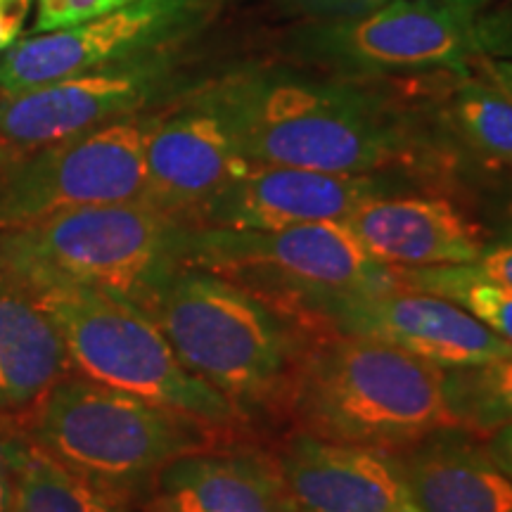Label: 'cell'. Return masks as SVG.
I'll return each instance as SVG.
<instances>
[{"label": "cell", "instance_id": "obj_1", "mask_svg": "<svg viewBox=\"0 0 512 512\" xmlns=\"http://www.w3.org/2000/svg\"><path fill=\"white\" fill-rule=\"evenodd\" d=\"M192 88L223 119L247 164L382 174L437 155L420 114L384 79L261 64Z\"/></svg>", "mask_w": 512, "mask_h": 512}, {"label": "cell", "instance_id": "obj_2", "mask_svg": "<svg viewBox=\"0 0 512 512\" xmlns=\"http://www.w3.org/2000/svg\"><path fill=\"white\" fill-rule=\"evenodd\" d=\"M195 223L143 200L64 211L0 230V278L27 287L76 285L150 313L169 280L192 266Z\"/></svg>", "mask_w": 512, "mask_h": 512}, {"label": "cell", "instance_id": "obj_3", "mask_svg": "<svg viewBox=\"0 0 512 512\" xmlns=\"http://www.w3.org/2000/svg\"><path fill=\"white\" fill-rule=\"evenodd\" d=\"M150 316L183 366L242 415L290 399L311 347L302 325L259 292L197 266L169 280Z\"/></svg>", "mask_w": 512, "mask_h": 512}, {"label": "cell", "instance_id": "obj_4", "mask_svg": "<svg viewBox=\"0 0 512 512\" xmlns=\"http://www.w3.org/2000/svg\"><path fill=\"white\" fill-rule=\"evenodd\" d=\"M287 401L302 432L389 451L456 425L444 370L358 337L335 335L309 347Z\"/></svg>", "mask_w": 512, "mask_h": 512}, {"label": "cell", "instance_id": "obj_5", "mask_svg": "<svg viewBox=\"0 0 512 512\" xmlns=\"http://www.w3.org/2000/svg\"><path fill=\"white\" fill-rule=\"evenodd\" d=\"M278 48L290 64L354 79L467 74L512 57V12L467 15L439 0H394L356 19H302L280 34Z\"/></svg>", "mask_w": 512, "mask_h": 512}, {"label": "cell", "instance_id": "obj_6", "mask_svg": "<svg viewBox=\"0 0 512 512\" xmlns=\"http://www.w3.org/2000/svg\"><path fill=\"white\" fill-rule=\"evenodd\" d=\"M209 427L88 377H62L41 399L31 441L119 501L171 460L209 448Z\"/></svg>", "mask_w": 512, "mask_h": 512}, {"label": "cell", "instance_id": "obj_7", "mask_svg": "<svg viewBox=\"0 0 512 512\" xmlns=\"http://www.w3.org/2000/svg\"><path fill=\"white\" fill-rule=\"evenodd\" d=\"M29 292L60 330L72 366L88 380L211 427H230L245 418L183 366L155 318L136 304L76 285Z\"/></svg>", "mask_w": 512, "mask_h": 512}, {"label": "cell", "instance_id": "obj_8", "mask_svg": "<svg viewBox=\"0 0 512 512\" xmlns=\"http://www.w3.org/2000/svg\"><path fill=\"white\" fill-rule=\"evenodd\" d=\"M190 261L290 306L311 294L401 287L396 268L375 259L342 221L278 230L195 226Z\"/></svg>", "mask_w": 512, "mask_h": 512}, {"label": "cell", "instance_id": "obj_9", "mask_svg": "<svg viewBox=\"0 0 512 512\" xmlns=\"http://www.w3.org/2000/svg\"><path fill=\"white\" fill-rule=\"evenodd\" d=\"M157 110L0 159V230L95 204L143 200L145 145Z\"/></svg>", "mask_w": 512, "mask_h": 512}, {"label": "cell", "instance_id": "obj_10", "mask_svg": "<svg viewBox=\"0 0 512 512\" xmlns=\"http://www.w3.org/2000/svg\"><path fill=\"white\" fill-rule=\"evenodd\" d=\"M183 48H162L0 98V159L155 110L183 83Z\"/></svg>", "mask_w": 512, "mask_h": 512}, {"label": "cell", "instance_id": "obj_11", "mask_svg": "<svg viewBox=\"0 0 512 512\" xmlns=\"http://www.w3.org/2000/svg\"><path fill=\"white\" fill-rule=\"evenodd\" d=\"M223 0H133L105 15L0 50V95L91 72L162 48L185 46L219 12Z\"/></svg>", "mask_w": 512, "mask_h": 512}, {"label": "cell", "instance_id": "obj_12", "mask_svg": "<svg viewBox=\"0 0 512 512\" xmlns=\"http://www.w3.org/2000/svg\"><path fill=\"white\" fill-rule=\"evenodd\" d=\"M292 311L328 325L332 335L387 344L441 370L479 366L512 354L510 342L460 306L408 287L311 294L294 302Z\"/></svg>", "mask_w": 512, "mask_h": 512}, {"label": "cell", "instance_id": "obj_13", "mask_svg": "<svg viewBox=\"0 0 512 512\" xmlns=\"http://www.w3.org/2000/svg\"><path fill=\"white\" fill-rule=\"evenodd\" d=\"M399 181L382 174H332L297 166L249 164L197 211L195 226L278 230L342 221L361 204L396 195Z\"/></svg>", "mask_w": 512, "mask_h": 512}, {"label": "cell", "instance_id": "obj_14", "mask_svg": "<svg viewBox=\"0 0 512 512\" xmlns=\"http://www.w3.org/2000/svg\"><path fill=\"white\" fill-rule=\"evenodd\" d=\"M247 166L228 126L190 86L157 110L145 145L143 202L195 223L197 211Z\"/></svg>", "mask_w": 512, "mask_h": 512}, {"label": "cell", "instance_id": "obj_15", "mask_svg": "<svg viewBox=\"0 0 512 512\" xmlns=\"http://www.w3.org/2000/svg\"><path fill=\"white\" fill-rule=\"evenodd\" d=\"M275 460L294 512H420L389 448L299 432Z\"/></svg>", "mask_w": 512, "mask_h": 512}, {"label": "cell", "instance_id": "obj_16", "mask_svg": "<svg viewBox=\"0 0 512 512\" xmlns=\"http://www.w3.org/2000/svg\"><path fill=\"white\" fill-rule=\"evenodd\" d=\"M375 259L389 266L475 264L484 242L475 223L444 197L387 195L342 219Z\"/></svg>", "mask_w": 512, "mask_h": 512}, {"label": "cell", "instance_id": "obj_17", "mask_svg": "<svg viewBox=\"0 0 512 512\" xmlns=\"http://www.w3.org/2000/svg\"><path fill=\"white\" fill-rule=\"evenodd\" d=\"M396 453L420 512H512V475L477 432L439 427Z\"/></svg>", "mask_w": 512, "mask_h": 512}, {"label": "cell", "instance_id": "obj_18", "mask_svg": "<svg viewBox=\"0 0 512 512\" xmlns=\"http://www.w3.org/2000/svg\"><path fill=\"white\" fill-rule=\"evenodd\" d=\"M155 482L157 512H294L278 460L256 448L185 453Z\"/></svg>", "mask_w": 512, "mask_h": 512}, {"label": "cell", "instance_id": "obj_19", "mask_svg": "<svg viewBox=\"0 0 512 512\" xmlns=\"http://www.w3.org/2000/svg\"><path fill=\"white\" fill-rule=\"evenodd\" d=\"M69 366L53 318L27 287L0 278V413L41 401Z\"/></svg>", "mask_w": 512, "mask_h": 512}, {"label": "cell", "instance_id": "obj_20", "mask_svg": "<svg viewBox=\"0 0 512 512\" xmlns=\"http://www.w3.org/2000/svg\"><path fill=\"white\" fill-rule=\"evenodd\" d=\"M12 470L10 512H124L27 437H3Z\"/></svg>", "mask_w": 512, "mask_h": 512}, {"label": "cell", "instance_id": "obj_21", "mask_svg": "<svg viewBox=\"0 0 512 512\" xmlns=\"http://www.w3.org/2000/svg\"><path fill=\"white\" fill-rule=\"evenodd\" d=\"M444 121L484 162L512 166V95L494 81L456 74Z\"/></svg>", "mask_w": 512, "mask_h": 512}, {"label": "cell", "instance_id": "obj_22", "mask_svg": "<svg viewBox=\"0 0 512 512\" xmlns=\"http://www.w3.org/2000/svg\"><path fill=\"white\" fill-rule=\"evenodd\" d=\"M394 268L401 287L448 299L512 344V287L491 280L475 264Z\"/></svg>", "mask_w": 512, "mask_h": 512}, {"label": "cell", "instance_id": "obj_23", "mask_svg": "<svg viewBox=\"0 0 512 512\" xmlns=\"http://www.w3.org/2000/svg\"><path fill=\"white\" fill-rule=\"evenodd\" d=\"M444 399L453 422L477 434L512 425V354L444 370Z\"/></svg>", "mask_w": 512, "mask_h": 512}, {"label": "cell", "instance_id": "obj_24", "mask_svg": "<svg viewBox=\"0 0 512 512\" xmlns=\"http://www.w3.org/2000/svg\"><path fill=\"white\" fill-rule=\"evenodd\" d=\"M128 3H133V0H41L34 34H46V31L72 27V24L100 17L105 12H112Z\"/></svg>", "mask_w": 512, "mask_h": 512}, {"label": "cell", "instance_id": "obj_25", "mask_svg": "<svg viewBox=\"0 0 512 512\" xmlns=\"http://www.w3.org/2000/svg\"><path fill=\"white\" fill-rule=\"evenodd\" d=\"M273 3L309 22H337V19L370 15L394 0H273Z\"/></svg>", "mask_w": 512, "mask_h": 512}, {"label": "cell", "instance_id": "obj_26", "mask_svg": "<svg viewBox=\"0 0 512 512\" xmlns=\"http://www.w3.org/2000/svg\"><path fill=\"white\" fill-rule=\"evenodd\" d=\"M475 266L491 280L512 287V233L496 240L494 245H484Z\"/></svg>", "mask_w": 512, "mask_h": 512}, {"label": "cell", "instance_id": "obj_27", "mask_svg": "<svg viewBox=\"0 0 512 512\" xmlns=\"http://www.w3.org/2000/svg\"><path fill=\"white\" fill-rule=\"evenodd\" d=\"M27 10L29 0H5V3H0V50L10 48L17 41Z\"/></svg>", "mask_w": 512, "mask_h": 512}, {"label": "cell", "instance_id": "obj_28", "mask_svg": "<svg viewBox=\"0 0 512 512\" xmlns=\"http://www.w3.org/2000/svg\"><path fill=\"white\" fill-rule=\"evenodd\" d=\"M486 446H489L491 456L512 475V425H503L486 434Z\"/></svg>", "mask_w": 512, "mask_h": 512}, {"label": "cell", "instance_id": "obj_29", "mask_svg": "<svg viewBox=\"0 0 512 512\" xmlns=\"http://www.w3.org/2000/svg\"><path fill=\"white\" fill-rule=\"evenodd\" d=\"M489 81H494L498 88L512 95V57H496V60H484L477 64Z\"/></svg>", "mask_w": 512, "mask_h": 512}, {"label": "cell", "instance_id": "obj_30", "mask_svg": "<svg viewBox=\"0 0 512 512\" xmlns=\"http://www.w3.org/2000/svg\"><path fill=\"white\" fill-rule=\"evenodd\" d=\"M12 505V470L3 437H0V512H10Z\"/></svg>", "mask_w": 512, "mask_h": 512}, {"label": "cell", "instance_id": "obj_31", "mask_svg": "<svg viewBox=\"0 0 512 512\" xmlns=\"http://www.w3.org/2000/svg\"><path fill=\"white\" fill-rule=\"evenodd\" d=\"M439 3H444L453 10L467 12V15H479V12H484L494 0H439Z\"/></svg>", "mask_w": 512, "mask_h": 512}]
</instances>
